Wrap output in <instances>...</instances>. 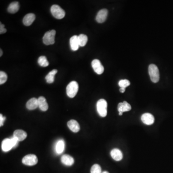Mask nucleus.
I'll list each match as a JSON object with an SVG mask.
<instances>
[{"label": "nucleus", "mask_w": 173, "mask_h": 173, "mask_svg": "<svg viewBox=\"0 0 173 173\" xmlns=\"http://www.w3.org/2000/svg\"><path fill=\"white\" fill-rule=\"evenodd\" d=\"M70 44L71 49L72 51H77L79 49L80 46L79 43L78 36L74 35L70 39Z\"/></svg>", "instance_id": "nucleus-16"}, {"label": "nucleus", "mask_w": 173, "mask_h": 173, "mask_svg": "<svg viewBox=\"0 0 173 173\" xmlns=\"http://www.w3.org/2000/svg\"><path fill=\"white\" fill-rule=\"evenodd\" d=\"M7 79V75L4 71L0 72V84H3L6 82Z\"/></svg>", "instance_id": "nucleus-26"}, {"label": "nucleus", "mask_w": 173, "mask_h": 173, "mask_svg": "<svg viewBox=\"0 0 173 173\" xmlns=\"http://www.w3.org/2000/svg\"><path fill=\"white\" fill-rule=\"evenodd\" d=\"M65 143L63 140H60L56 143L55 146L56 152L58 154H62L64 151Z\"/></svg>", "instance_id": "nucleus-21"}, {"label": "nucleus", "mask_w": 173, "mask_h": 173, "mask_svg": "<svg viewBox=\"0 0 173 173\" xmlns=\"http://www.w3.org/2000/svg\"><path fill=\"white\" fill-rule=\"evenodd\" d=\"M125 90H126V88H120V91L121 93H124V92H125Z\"/></svg>", "instance_id": "nucleus-31"}, {"label": "nucleus", "mask_w": 173, "mask_h": 173, "mask_svg": "<svg viewBox=\"0 0 173 173\" xmlns=\"http://www.w3.org/2000/svg\"><path fill=\"white\" fill-rule=\"evenodd\" d=\"M36 16L34 13H29L25 16L23 18V23L26 26H29L35 19Z\"/></svg>", "instance_id": "nucleus-10"}, {"label": "nucleus", "mask_w": 173, "mask_h": 173, "mask_svg": "<svg viewBox=\"0 0 173 173\" xmlns=\"http://www.w3.org/2000/svg\"><path fill=\"white\" fill-rule=\"evenodd\" d=\"M5 120V117H4L3 115L1 114L0 115V126H3L4 125V121Z\"/></svg>", "instance_id": "nucleus-30"}, {"label": "nucleus", "mask_w": 173, "mask_h": 173, "mask_svg": "<svg viewBox=\"0 0 173 173\" xmlns=\"http://www.w3.org/2000/svg\"><path fill=\"white\" fill-rule=\"evenodd\" d=\"M56 31L52 30L46 32L43 37V42L46 45H52L55 43Z\"/></svg>", "instance_id": "nucleus-4"}, {"label": "nucleus", "mask_w": 173, "mask_h": 173, "mask_svg": "<svg viewBox=\"0 0 173 173\" xmlns=\"http://www.w3.org/2000/svg\"><path fill=\"white\" fill-rule=\"evenodd\" d=\"M19 4L17 1L12 2L9 5L7 8V11L8 12L11 13H15L17 12L19 9Z\"/></svg>", "instance_id": "nucleus-20"}, {"label": "nucleus", "mask_w": 173, "mask_h": 173, "mask_svg": "<svg viewBox=\"0 0 173 173\" xmlns=\"http://www.w3.org/2000/svg\"><path fill=\"white\" fill-rule=\"evenodd\" d=\"M13 137L16 138L19 142H21V141H24L26 139L27 137V134L23 130H16L13 132Z\"/></svg>", "instance_id": "nucleus-11"}, {"label": "nucleus", "mask_w": 173, "mask_h": 173, "mask_svg": "<svg viewBox=\"0 0 173 173\" xmlns=\"http://www.w3.org/2000/svg\"><path fill=\"white\" fill-rule=\"evenodd\" d=\"M51 11L52 16L56 19H61L65 16V11L59 5L56 4L52 5L51 7Z\"/></svg>", "instance_id": "nucleus-5"}, {"label": "nucleus", "mask_w": 173, "mask_h": 173, "mask_svg": "<svg viewBox=\"0 0 173 173\" xmlns=\"http://www.w3.org/2000/svg\"><path fill=\"white\" fill-rule=\"evenodd\" d=\"M39 65L42 67H47L49 64L48 61L47 59V58L45 56H41L39 57L38 60Z\"/></svg>", "instance_id": "nucleus-24"}, {"label": "nucleus", "mask_w": 173, "mask_h": 173, "mask_svg": "<svg viewBox=\"0 0 173 173\" xmlns=\"http://www.w3.org/2000/svg\"><path fill=\"white\" fill-rule=\"evenodd\" d=\"M108 13V10L106 9H103L102 10H100L98 12L96 17V20L97 21V22L99 23L104 22L106 19Z\"/></svg>", "instance_id": "nucleus-9"}, {"label": "nucleus", "mask_w": 173, "mask_h": 173, "mask_svg": "<svg viewBox=\"0 0 173 173\" xmlns=\"http://www.w3.org/2000/svg\"><path fill=\"white\" fill-rule=\"evenodd\" d=\"M26 107H27V109L29 110H33L36 109L38 107H39L38 99L35 98L30 99L27 102Z\"/></svg>", "instance_id": "nucleus-15"}, {"label": "nucleus", "mask_w": 173, "mask_h": 173, "mask_svg": "<svg viewBox=\"0 0 173 173\" xmlns=\"http://www.w3.org/2000/svg\"><path fill=\"white\" fill-rule=\"evenodd\" d=\"M141 119L142 122L147 125H151L154 122V117L150 113H145L142 115Z\"/></svg>", "instance_id": "nucleus-8"}, {"label": "nucleus", "mask_w": 173, "mask_h": 173, "mask_svg": "<svg viewBox=\"0 0 173 173\" xmlns=\"http://www.w3.org/2000/svg\"><path fill=\"white\" fill-rule=\"evenodd\" d=\"M38 158L34 154H28L26 155L22 159L23 164L26 166H35L38 163Z\"/></svg>", "instance_id": "nucleus-6"}, {"label": "nucleus", "mask_w": 173, "mask_h": 173, "mask_svg": "<svg viewBox=\"0 0 173 173\" xmlns=\"http://www.w3.org/2000/svg\"><path fill=\"white\" fill-rule=\"evenodd\" d=\"M111 156L114 160L116 161H121L123 157L122 151L118 149H114L111 151Z\"/></svg>", "instance_id": "nucleus-13"}, {"label": "nucleus", "mask_w": 173, "mask_h": 173, "mask_svg": "<svg viewBox=\"0 0 173 173\" xmlns=\"http://www.w3.org/2000/svg\"><path fill=\"white\" fill-rule=\"evenodd\" d=\"M13 148L12 143L10 139H4L1 143L2 150L4 152L9 151Z\"/></svg>", "instance_id": "nucleus-17"}, {"label": "nucleus", "mask_w": 173, "mask_h": 173, "mask_svg": "<svg viewBox=\"0 0 173 173\" xmlns=\"http://www.w3.org/2000/svg\"><path fill=\"white\" fill-rule=\"evenodd\" d=\"M57 73V70L53 69L50 71L45 77L46 81L48 83H52L55 81V76Z\"/></svg>", "instance_id": "nucleus-22"}, {"label": "nucleus", "mask_w": 173, "mask_h": 173, "mask_svg": "<svg viewBox=\"0 0 173 173\" xmlns=\"http://www.w3.org/2000/svg\"><path fill=\"white\" fill-rule=\"evenodd\" d=\"M107 103L104 99H101L97 103V110L100 116L106 117L107 114Z\"/></svg>", "instance_id": "nucleus-1"}, {"label": "nucleus", "mask_w": 173, "mask_h": 173, "mask_svg": "<svg viewBox=\"0 0 173 173\" xmlns=\"http://www.w3.org/2000/svg\"><path fill=\"white\" fill-rule=\"evenodd\" d=\"M38 106L40 109L43 111H46L48 109V104L46 99L43 96H40L38 99Z\"/></svg>", "instance_id": "nucleus-18"}, {"label": "nucleus", "mask_w": 173, "mask_h": 173, "mask_svg": "<svg viewBox=\"0 0 173 173\" xmlns=\"http://www.w3.org/2000/svg\"><path fill=\"white\" fill-rule=\"evenodd\" d=\"M78 39H79V46L81 47H83L85 46L88 42V37L84 35V34H80L78 36Z\"/></svg>", "instance_id": "nucleus-23"}, {"label": "nucleus", "mask_w": 173, "mask_h": 173, "mask_svg": "<svg viewBox=\"0 0 173 173\" xmlns=\"http://www.w3.org/2000/svg\"><path fill=\"white\" fill-rule=\"evenodd\" d=\"M0 52H0V53H1V54H0V56H2V55H3V51H2V50L1 49V50H0Z\"/></svg>", "instance_id": "nucleus-32"}, {"label": "nucleus", "mask_w": 173, "mask_h": 173, "mask_svg": "<svg viewBox=\"0 0 173 173\" xmlns=\"http://www.w3.org/2000/svg\"><path fill=\"white\" fill-rule=\"evenodd\" d=\"M7 31L6 28H4V25L1 24V22L0 23V34H2L5 33Z\"/></svg>", "instance_id": "nucleus-29"}, {"label": "nucleus", "mask_w": 173, "mask_h": 173, "mask_svg": "<svg viewBox=\"0 0 173 173\" xmlns=\"http://www.w3.org/2000/svg\"><path fill=\"white\" fill-rule=\"evenodd\" d=\"M61 162L65 166H71L74 164V159L72 156L64 154L61 157Z\"/></svg>", "instance_id": "nucleus-19"}, {"label": "nucleus", "mask_w": 173, "mask_h": 173, "mask_svg": "<svg viewBox=\"0 0 173 173\" xmlns=\"http://www.w3.org/2000/svg\"><path fill=\"white\" fill-rule=\"evenodd\" d=\"M91 173H102V169L98 164H95L92 166L91 170Z\"/></svg>", "instance_id": "nucleus-25"}, {"label": "nucleus", "mask_w": 173, "mask_h": 173, "mask_svg": "<svg viewBox=\"0 0 173 173\" xmlns=\"http://www.w3.org/2000/svg\"><path fill=\"white\" fill-rule=\"evenodd\" d=\"M149 73L152 82L154 83L158 82L160 79V74L158 68L156 65L151 64L149 65Z\"/></svg>", "instance_id": "nucleus-2"}, {"label": "nucleus", "mask_w": 173, "mask_h": 173, "mask_svg": "<svg viewBox=\"0 0 173 173\" xmlns=\"http://www.w3.org/2000/svg\"><path fill=\"white\" fill-rule=\"evenodd\" d=\"M118 111L119 113H123L125 112L130 111L131 109L130 104H129L127 102L124 101L123 103H119L118 106Z\"/></svg>", "instance_id": "nucleus-12"}, {"label": "nucleus", "mask_w": 173, "mask_h": 173, "mask_svg": "<svg viewBox=\"0 0 173 173\" xmlns=\"http://www.w3.org/2000/svg\"><path fill=\"white\" fill-rule=\"evenodd\" d=\"M10 139H11V142H12V143L13 148H16V147L18 146L19 141L14 137H13L12 138H10Z\"/></svg>", "instance_id": "nucleus-28"}, {"label": "nucleus", "mask_w": 173, "mask_h": 173, "mask_svg": "<svg viewBox=\"0 0 173 173\" xmlns=\"http://www.w3.org/2000/svg\"><path fill=\"white\" fill-rule=\"evenodd\" d=\"M119 86H120V88H126L128 86L130 85V82L129 80L127 79H122L119 81L118 83Z\"/></svg>", "instance_id": "nucleus-27"}, {"label": "nucleus", "mask_w": 173, "mask_h": 173, "mask_svg": "<svg viewBox=\"0 0 173 173\" xmlns=\"http://www.w3.org/2000/svg\"><path fill=\"white\" fill-rule=\"evenodd\" d=\"M79 91V84L75 81H71L67 87V93L71 98L75 97Z\"/></svg>", "instance_id": "nucleus-3"}, {"label": "nucleus", "mask_w": 173, "mask_h": 173, "mask_svg": "<svg viewBox=\"0 0 173 173\" xmlns=\"http://www.w3.org/2000/svg\"><path fill=\"white\" fill-rule=\"evenodd\" d=\"M102 173H109V172H107V171H104V172H103Z\"/></svg>", "instance_id": "nucleus-33"}, {"label": "nucleus", "mask_w": 173, "mask_h": 173, "mask_svg": "<svg viewBox=\"0 0 173 173\" xmlns=\"http://www.w3.org/2000/svg\"><path fill=\"white\" fill-rule=\"evenodd\" d=\"M68 127L74 133H77L80 130V126L77 121L75 120H71L67 123Z\"/></svg>", "instance_id": "nucleus-14"}, {"label": "nucleus", "mask_w": 173, "mask_h": 173, "mask_svg": "<svg viewBox=\"0 0 173 173\" xmlns=\"http://www.w3.org/2000/svg\"><path fill=\"white\" fill-rule=\"evenodd\" d=\"M91 65L94 71L98 75H101L103 73L104 67L99 60H93L91 63Z\"/></svg>", "instance_id": "nucleus-7"}]
</instances>
